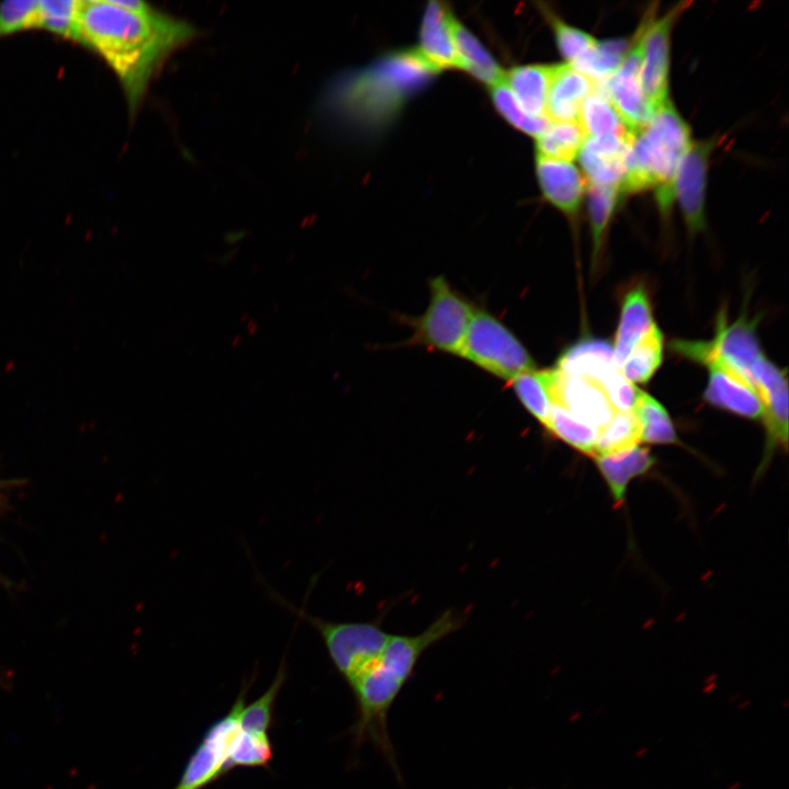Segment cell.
<instances>
[{"label": "cell", "mask_w": 789, "mask_h": 789, "mask_svg": "<svg viewBox=\"0 0 789 789\" xmlns=\"http://www.w3.org/2000/svg\"><path fill=\"white\" fill-rule=\"evenodd\" d=\"M552 66L553 65L516 66L505 75L506 85L523 110L531 116H546Z\"/></svg>", "instance_id": "cell-23"}, {"label": "cell", "mask_w": 789, "mask_h": 789, "mask_svg": "<svg viewBox=\"0 0 789 789\" xmlns=\"http://www.w3.org/2000/svg\"><path fill=\"white\" fill-rule=\"evenodd\" d=\"M691 145L690 128L668 100L650 122L632 134L627 173L620 194L655 188L662 215L671 213L673 183L679 162Z\"/></svg>", "instance_id": "cell-4"}, {"label": "cell", "mask_w": 789, "mask_h": 789, "mask_svg": "<svg viewBox=\"0 0 789 789\" xmlns=\"http://www.w3.org/2000/svg\"><path fill=\"white\" fill-rule=\"evenodd\" d=\"M712 340H676L671 343L672 350L698 363L707 356H716L751 382L753 368L764 356L756 333L757 319L742 315L729 324L723 309L719 312Z\"/></svg>", "instance_id": "cell-8"}, {"label": "cell", "mask_w": 789, "mask_h": 789, "mask_svg": "<svg viewBox=\"0 0 789 789\" xmlns=\"http://www.w3.org/2000/svg\"><path fill=\"white\" fill-rule=\"evenodd\" d=\"M641 58V44L634 34L620 67L604 82L595 84L631 133L643 128L655 112L642 91Z\"/></svg>", "instance_id": "cell-12"}, {"label": "cell", "mask_w": 789, "mask_h": 789, "mask_svg": "<svg viewBox=\"0 0 789 789\" xmlns=\"http://www.w3.org/2000/svg\"><path fill=\"white\" fill-rule=\"evenodd\" d=\"M271 758L272 745L267 734L248 733L239 729L230 744L229 769L239 766L263 767Z\"/></svg>", "instance_id": "cell-37"}, {"label": "cell", "mask_w": 789, "mask_h": 789, "mask_svg": "<svg viewBox=\"0 0 789 789\" xmlns=\"http://www.w3.org/2000/svg\"><path fill=\"white\" fill-rule=\"evenodd\" d=\"M550 393L552 404L560 405L598 433L616 412L599 384L565 375L556 367L551 368Z\"/></svg>", "instance_id": "cell-14"}, {"label": "cell", "mask_w": 789, "mask_h": 789, "mask_svg": "<svg viewBox=\"0 0 789 789\" xmlns=\"http://www.w3.org/2000/svg\"><path fill=\"white\" fill-rule=\"evenodd\" d=\"M662 358L663 335L655 323L633 347L619 369L631 384H643L656 371Z\"/></svg>", "instance_id": "cell-29"}, {"label": "cell", "mask_w": 789, "mask_h": 789, "mask_svg": "<svg viewBox=\"0 0 789 789\" xmlns=\"http://www.w3.org/2000/svg\"><path fill=\"white\" fill-rule=\"evenodd\" d=\"M700 364L709 370L704 393L708 403L746 419H763L762 401L746 378L716 356L705 357Z\"/></svg>", "instance_id": "cell-15"}, {"label": "cell", "mask_w": 789, "mask_h": 789, "mask_svg": "<svg viewBox=\"0 0 789 789\" xmlns=\"http://www.w3.org/2000/svg\"><path fill=\"white\" fill-rule=\"evenodd\" d=\"M473 312L474 307L444 276H435L424 312L402 318L412 329L405 344L459 356Z\"/></svg>", "instance_id": "cell-5"}, {"label": "cell", "mask_w": 789, "mask_h": 789, "mask_svg": "<svg viewBox=\"0 0 789 789\" xmlns=\"http://www.w3.org/2000/svg\"><path fill=\"white\" fill-rule=\"evenodd\" d=\"M459 356L508 382L536 369L534 358L522 341L483 308H474Z\"/></svg>", "instance_id": "cell-7"}, {"label": "cell", "mask_w": 789, "mask_h": 789, "mask_svg": "<svg viewBox=\"0 0 789 789\" xmlns=\"http://www.w3.org/2000/svg\"><path fill=\"white\" fill-rule=\"evenodd\" d=\"M289 607L318 631L333 665L348 686L380 658L391 636L377 620L331 621Z\"/></svg>", "instance_id": "cell-6"}, {"label": "cell", "mask_w": 789, "mask_h": 789, "mask_svg": "<svg viewBox=\"0 0 789 789\" xmlns=\"http://www.w3.org/2000/svg\"><path fill=\"white\" fill-rule=\"evenodd\" d=\"M491 99L499 113L515 128L535 138L549 125L548 117H536L527 114L519 105L505 79L490 88Z\"/></svg>", "instance_id": "cell-36"}, {"label": "cell", "mask_w": 789, "mask_h": 789, "mask_svg": "<svg viewBox=\"0 0 789 789\" xmlns=\"http://www.w3.org/2000/svg\"><path fill=\"white\" fill-rule=\"evenodd\" d=\"M544 427L553 437L578 451L594 456L598 431L578 420L560 405L552 404L549 420Z\"/></svg>", "instance_id": "cell-31"}, {"label": "cell", "mask_w": 789, "mask_h": 789, "mask_svg": "<svg viewBox=\"0 0 789 789\" xmlns=\"http://www.w3.org/2000/svg\"><path fill=\"white\" fill-rule=\"evenodd\" d=\"M550 382L551 369H533L510 381L519 402L542 426L547 424L552 407Z\"/></svg>", "instance_id": "cell-27"}, {"label": "cell", "mask_w": 789, "mask_h": 789, "mask_svg": "<svg viewBox=\"0 0 789 789\" xmlns=\"http://www.w3.org/2000/svg\"><path fill=\"white\" fill-rule=\"evenodd\" d=\"M454 19L451 10L441 1H430L422 18L418 52L437 71L459 69L453 33Z\"/></svg>", "instance_id": "cell-18"}, {"label": "cell", "mask_w": 789, "mask_h": 789, "mask_svg": "<svg viewBox=\"0 0 789 789\" xmlns=\"http://www.w3.org/2000/svg\"><path fill=\"white\" fill-rule=\"evenodd\" d=\"M423 651L407 634H391L380 658L350 685L356 700L351 728L356 744L370 742L399 775L388 733V712L412 677Z\"/></svg>", "instance_id": "cell-3"}, {"label": "cell", "mask_w": 789, "mask_h": 789, "mask_svg": "<svg viewBox=\"0 0 789 789\" xmlns=\"http://www.w3.org/2000/svg\"><path fill=\"white\" fill-rule=\"evenodd\" d=\"M561 373L602 384L615 369L613 345L596 338H585L567 348L557 362Z\"/></svg>", "instance_id": "cell-21"}, {"label": "cell", "mask_w": 789, "mask_h": 789, "mask_svg": "<svg viewBox=\"0 0 789 789\" xmlns=\"http://www.w3.org/2000/svg\"><path fill=\"white\" fill-rule=\"evenodd\" d=\"M630 139L586 137L578 155L588 184L618 187L627 173Z\"/></svg>", "instance_id": "cell-16"}, {"label": "cell", "mask_w": 789, "mask_h": 789, "mask_svg": "<svg viewBox=\"0 0 789 789\" xmlns=\"http://www.w3.org/2000/svg\"><path fill=\"white\" fill-rule=\"evenodd\" d=\"M196 27L139 0L80 1L76 42L115 73L134 117L167 60L196 38Z\"/></svg>", "instance_id": "cell-1"}, {"label": "cell", "mask_w": 789, "mask_h": 789, "mask_svg": "<svg viewBox=\"0 0 789 789\" xmlns=\"http://www.w3.org/2000/svg\"><path fill=\"white\" fill-rule=\"evenodd\" d=\"M536 174L544 197L574 220L585 192V180L570 161L536 155Z\"/></svg>", "instance_id": "cell-17"}, {"label": "cell", "mask_w": 789, "mask_h": 789, "mask_svg": "<svg viewBox=\"0 0 789 789\" xmlns=\"http://www.w3.org/2000/svg\"><path fill=\"white\" fill-rule=\"evenodd\" d=\"M578 123L586 137L615 136L629 139L633 134L607 98L595 87L581 105Z\"/></svg>", "instance_id": "cell-25"}, {"label": "cell", "mask_w": 789, "mask_h": 789, "mask_svg": "<svg viewBox=\"0 0 789 789\" xmlns=\"http://www.w3.org/2000/svg\"><path fill=\"white\" fill-rule=\"evenodd\" d=\"M459 69L490 88L505 79V73L482 43L456 18L453 22Z\"/></svg>", "instance_id": "cell-24"}, {"label": "cell", "mask_w": 789, "mask_h": 789, "mask_svg": "<svg viewBox=\"0 0 789 789\" xmlns=\"http://www.w3.org/2000/svg\"><path fill=\"white\" fill-rule=\"evenodd\" d=\"M632 412L640 424L641 442L663 445L679 444L668 412L653 397L640 390Z\"/></svg>", "instance_id": "cell-28"}, {"label": "cell", "mask_w": 789, "mask_h": 789, "mask_svg": "<svg viewBox=\"0 0 789 789\" xmlns=\"http://www.w3.org/2000/svg\"><path fill=\"white\" fill-rule=\"evenodd\" d=\"M640 424L632 411H616L599 431L594 456L616 453L639 445Z\"/></svg>", "instance_id": "cell-33"}, {"label": "cell", "mask_w": 789, "mask_h": 789, "mask_svg": "<svg viewBox=\"0 0 789 789\" xmlns=\"http://www.w3.org/2000/svg\"><path fill=\"white\" fill-rule=\"evenodd\" d=\"M79 4L76 0L38 1L37 28L76 42Z\"/></svg>", "instance_id": "cell-35"}, {"label": "cell", "mask_w": 789, "mask_h": 789, "mask_svg": "<svg viewBox=\"0 0 789 789\" xmlns=\"http://www.w3.org/2000/svg\"><path fill=\"white\" fill-rule=\"evenodd\" d=\"M548 18L554 33L557 46L561 55L568 60V64L573 62L595 45L597 39L591 34L567 24L551 12L548 13Z\"/></svg>", "instance_id": "cell-39"}, {"label": "cell", "mask_w": 789, "mask_h": 789, "mask_svg": "<svg viewBox=\"0 0 789 789\" xmlns=\"http://www.w3.org/2000/svg\"><path fill=\"white\" fill-rule=\"evenodd\" d=\"M689 2H681L662 16L649 9L637 35L641 44L640 82L654 111L668 101L670 48L672 28Z\"/></svg>", "instance_id": "cell-9"}, {"label": "cell", "mask_w": 789, "mask_h": 789, "mask_svg": "<svg viewBox=\"0 0 789 789\" xmlns=\"http://www.w3.org/2000/svg\"><path fill=\"white\" fill-rule=\"evenodd\" d=\"M38 27V1L8 0L0 2V38Z\"/></svg>", "instance_id": "cell-38"}, {"label": "cell", "mask_w": 789, "mask_h": 789, "mask_svg": "<svg viewBox=\"0 0 789 789\" xmlns=\"http://www.w3.org/2000/svg\"><path fill=\"white\" fill-rule=\"evenodd\" d=\"M602 389L616 411H632L640 389L615 369L602 384Z\"/></svg>", "instance_id": "cell-40"}, {"label": "cell", "mask_w": 789, "mask_h": 789, "mask_svg": "<svg viewBox=\"0 0 789 789\" xmlns=\"http://www.w3.org/2000/svg\"><path fill=\"white\" fill-rule=\"evenodd\" d=\"M585 138L578 122H550L536 137V155L570 161L578 157Z\"/></svg>", "instance_id": "cell-30"}, {"label": "cell", "mask_w": 789, "mask_h": 789, "mask_svg": "<svg viewBox=\"0 0 789 789\" xmlns=\"http://www.w3.org/2000/svg\"><path fill=\"white\" fill-rule=\"evenodd\" d=\"M655 324L647 289L638 285L628 290L622 299L618 328L613 345L615 362L618 367L638 344V342Z\"/></svg>", "instance_id": "cell-22"}, {"label": "cell", "mask_w": 789, "mask_h": 789, "mask_svg": "<svg viewBox=\"0 0 789 789\" xmlns=\"http://www.w3.org/2000/svg\"><path fill=\"white\" fill-rule=\"evenodd\" d=\"M751 384L763 404L762 420L766 432L764 454L755 471L757 480L765 473L775 451H786L788 447L787 371L763 356L753 368Z\"/></svg>", "instance_id": "cell-10"}, {"label": "cell", "mask_w": 789, "mask_h": 789, "mask_svg": "<svg viewBox=\"0 0 789 789\" xmlns=\"http://www.w3.org/2000/svg\"><path fill=\"white\" fill-rule=\"evenodd\" d=\"M285 676L286 666L283 662L267 690L259 699L245 707L243 706L240 710V730L254 734H267L273 719V707L284 684Z\"/></svg>", "instance_id": "cell-34"}, {"label": "cell", "mask_w": 789, "mask_h": 789, "mask_svg": "<svg viewBox=\"0 0 789 789\" xmlns=\"http://www.w3.org/2000/svg\"><path fill=\"white\" fill-rule=\"evenodd\" d=\"M621 197L618 187L588 184L587 208L593 242V262L597 260L605 231Z\"/></svg>", "instance_id": "cell-32"}, {"label": "cell", "mask_w": 789, "mask_h": 789, "mask_svg": "<svg viewBox=\"0 0 789 789\" xmlns=\"http://www.w3.org/2000/svg\"><path fill=\"white\" fill-rule=\"evenodd\" d=\"M717 140L691 142L677 168L673 190L688 231L695 235L704 230L705 197L710 155Z\"/></svg>", "instance_id": "cell-13"}, {"label": "cell", "mask_w": 789, "mask_h": 789, "mask_svg": "<svg viewBox=\"0 0 789 789\" xmlns=\"http://www.w3.org/2000/svg\"><path fill=\"white\" fill-rule=\"evenodd\" d=\"M598 472L604 479L614 506L625 504L629 483L655 465V457L648 447L636 445L616 453L594 457Z\"/></svg>", "instance_id": "cell-19"}, {"label": "cell", "mask_w": 789, "mask_h": 789, "mask_svg": "<svg viewBox=\"0 0 789 789\" xmlns=\"http://www.w3.org/2000/svg\"><path fill=\"white\" fill-rule=\"evenodd\" d=\"M244 696L242 690L230 711L209 727L174 789H203L230 770L229 750L240 729L239 713Z\"/></svg>", "instance_id": "cell-11"}, {"label": "cell", "mask_w": 789, "mask_h": 789, "mask_svg": "<svg viewBox=\"0 0 789 789\" xmlns=\"http://www.w3.org/2000/svg\"><path fill=\"white\" fill-rule=\"evenodd\" d=\"M437 72L418 49L393 52L339 79L330 101L347 121L377 128L391 121Z\"/></svg>", "instance_id": "cell-2"}, {"label": "cell", "mask_w": 789, "mask_h": 789, "mask_svg": "<svg viewBox=\"0 0 789 789\" xmlns=\"http://www.w3.org/2000/svg\"><path fill=\"white\" fill-rule=\"evenodd\" d=\"M630 43L625 38L596 41L592 48L569 65L594 84H599L620 67Z\"/></svg>", "instance_id": "cell-26"}, {"label": "cell", "mask_w": 789, "mask_h": 789, "mask_svg": "<svg viewBox=\"0 0 789 789\" xmlns=\"http://www.w3.org/2000/svg\"><path fill=\"white\" fill-rule=\"evenodd\" d=\"M595 84L569 64L552 66L546 116L550 122H578L584 99Z\"/></svg>", "instance_id": "cell-20"}]
</instances>
